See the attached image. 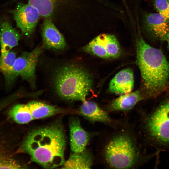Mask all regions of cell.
<instances>
[{
    "label": "cell",
    "instance_id": "cell-1",
    "mask_svg": "<svg viewBox=\"0 0 169 169\" xmlns=\"http://www.w3.org/2000/svg\"><path fill=\"white\" fill-rule=\"evenodd\" d=\"M66 137L59 122L34 129L27 135L21 147L33 161L44 168L62 166L65 161Z\"/></svg>",
    "mask_w": 169,
    "mask_h": 169
},
{
    "label": "cell",
    "instance_id": "cell-2",
    "mask_svg": "<svg viewBox=\"0 0 169 169\" xmlns=\"http://www.w3.org/2000/svg\"><path fill=\"white\" fill-rule=\"evenodd\" d=\"M136 47L146 97H156L167 87L169 63L161 50L150 45L140 35L136 38Z\"/></svg>",
    "mask_w": 169,
    "mask_h": 169
},
{
    "label": "cell",
    "instance_id": "cell-3",
    "mask_svg": "<svg viewBox=\"0 0 169 169\" xmlns=\"http://www.w3.org/2000/svg\"><path fill=\"white\" fill-rule=\"evenodd\" d=\"M93 80L85 70L70 64L60 67L55 73L54 84L57 94L66 100L83 102L91 89Z\"/></svg>",
    "mask_w": 169,
    "mask_h": 169
},
{
    "label": "cell",
    "instance_id": "cell-4",
    "mask_svg": "<svg viewBox=\"0 0 169 169\" xmlns=\"http://www.w3.org/2000/svg\"><path fill=\"white\" fill-rule=\"evenodd\" d=\"M141 155L134 138L125 131H120L111 137L103 151L106 163L114 168L133 167L140 160Z\"/></svg>",
    "mask_w": 169,
    "mask_h": 169
},
{
    "label": "cell",
    "instance_id": "cell-5",
    "mask_svg": "<svg viewBox=\"0 0 169 169\" xmlns=\"http://www.w3.org/2000/svg\"><path fill=\"white\" fill-rule=\"evenodd\" d=\"M143 126L149 139L159 146H169V98L143 118Z\"/></svg>",
    "mask_w": 169,
    "mask_h": 169
},
{
    "label": "cell",
    "instance_id": "cell-6",
    "mask_svg": "<svg viewBox=\"0 0 169 169\" xmlns=\"http://www.w3.org/2000/svg\"><path fill=\"white\" fill-rule=\"evenodd\" d=\"M42 51L40 47H37L31 52H23L16 58L12 72V82L19 76L32 86H34L36 67Z\"/></svg>",
    "mask_w": 169,
    "mask_h": 169
},
{
    "label": "cell",
    "instance_id": "cell-7",
    "mask_svg": "<svg viewBox=\"0 0 169 169\" xmlns=\"http://www.w3.org/2000/svg\"><path fill=\"white\" fill-rule=\"evenodd\" d=\"M17 27L22 33L29 37L33 33L40 15L38 10L28 4H18L11 11Z\"/></svg>",
    "mask_w": 169,
    "mask_h": 169
},
{
    "label": "cell",
    "instance_id": "cell-8",
    "mask_svg": "<svg viewBox=\"0 0 169 169\" xmlns=\"http://www.w3.org/2000/svg\"><path fill=\"white\" fill-rule=\"evenodd\" d=\"M144 29L156 39L166 41L169 35V19L159 13H147L142 18Z\"/></svg>",
    "mask_w": 169,
    "mask_h": 169
},
{
    "label": "cell",
    "instance_id": "cell-9",
    "mask_svg": "<svg viewBox=\"0 0 169 169\" xmlns=\"http://www.w3.org/2000/svg\"><path fill=\"white\" fill-rule=\"evenodd\" d=\"M43 47L47 49L59 50L66 46L64 38L49 18H45L42 28Z\"/></svg>",
    "mask_w": 169,
    "mask_h": 169
},
{
    "label": "cell",
    "instance_id": "cell-10",
    "mask_svg": "<svg viewBox=\"0 0 169 169\" xmlns=\"http://www.w3.org/2000/svg\"><path fill=\"white\" fill-rule=\"evenodd\" d=\"M21 36L7 20L0 22V56L5 57L12 48L17 46Z\"/></svg>",
    "mask_w": 169,
    "mask_h": 169
},
{
    "label": "cell",
    "instance_id": "cell-11",
    "mask_svg": "<svg viewBox=\"0 0 169 169\" xmlns=\"http://www.w3.org/2000/svg\"><path fill=\"white\" fill-rule=\"evenodd\" d=\"M69 128L71 150L74 152H80L86 149L90 135L82 128L79 119L76 118L71 119Z\"/></svg>",
    "mask_w": 169,
    "mask_h": 169
},
{
    "label": "cell",
    "instance_id": "cell-12",
    "mask_svg": "<svg viewBox=\"0 0 169 169\" xmlns=\"http://www.w3.org/2000/svg\"><path fill=\"white\" fill-rule=\"evenodd\" d=\"M134 85V74L130 69L126 68L119 72L110 83L109 91L116 94H124L132 90Z\"/></svg>",
    "mask_w": 169,
    "mask_h": 169
},
{
    "label": "cell",
    "instance_id": "cell-13",
    "mask_svg": "<svg viewBox=\"0 0 169 169\" xmlns=\"http://www.w3.org/2000/svg\"><path fill=\"white\" fill-rule=\"evenodd\" d=\"M145 97L139 90L122 94L113 100L108 106L110 111H127L131 110Z\"/></svg>",
    "mask_w": 169,
    "mask_h": 169
},
{
    "label": "cell",
    "instance_id": "cell-14",
    "mask_svg": "<svg viewBox=\"0 0 169 169\" xmlns=\"http://www.w3.org/2000/svg\"><path fill=\"white\" fill-rule=\"evenodd\" d=\"M82 102L79 113L89 121L108 124L112 122L108 114L95 102L86 100Z\"/></svg>",
    "mask_w": 169,
    "mask_h": 169
},
{
    "label": "cell",
    "instance_id": "cell-15",
    "mask_svg": "<svg viewBox=\"0 0 169 169\" xmlns=\"http://www.w3.org/2000/svg\"><path fill=\"white\" fill-rule=\"evenodd\" d=\"M93 164L91 152L85 149L80 152L71 154L69 159L62 166L64 169H90Z\"/></svg>",
    "mask_w": 169,
    "mask_h": 169
},
{
    "label": "cell",
    "instance_id": "cell-16",
    "mask_svg": "<svg viewBox=\"0 0 169 169\" xmlns=\"http://www.w3.org/2000/svg\"><path fill=\"white\" fill-rule=\"evenodd\" d=\"M27 105L34 119L51 116L59 111V110L54 106L39 101H31Z\"/></svg>",
    "mask_w": 169,
    "mask_h": 169
},
{
    "label": "cell",
    "instance_id": "cell-17",
    "mask_svg": "<svg viewBox=\"0 0 169 169\" xmlns=\"http://www.w3.org/2000/svg\"><path fill=\"white\" fill-rule=\"evenodd\" d=\"M103 45L110 58H116L121 54V49L119 43L114 35L102 34L96 37Z\"/></svg>",
    "mask_w": 169,
    "mask_h": 169
},
{
    "label": "cell",
    "instance_id": "cell-18",
    "mask_svg": "<svg viewBox=\"0 0 169 169\" xmlns=\"http://www.w3.org/2000/svg\"><path fill=\"white\" fill-rule=\"evenodd\" d=\"M10 117L16 123L25 124L29 123L33 118L27 104H18L9 110Z\"/></svg>",
    "mask_w": 169,
    "mask_h": 169
},
{
    "label": "cell",
    "instance_id": "cell-19",
    "mask_svg": "<svg viewBox=\"0 0 169 169\" xmlns=\"http://www.w3.org/2000/svg\"><path fill=\"white\" fill-rule=\"evenodd\" d=\"M28 4L36 8L40 16L49 18L53 13L59 0H27Z\"/></svg>",
    "mask_w": 169,
    "mask_h": 169
},
{
    "label": "cell",
    "instance_id": "cell-20",
    "mask_svg": "<svg viewBox=\"0 0 169 169\" xmlns=\"http://www.w3.org/2000/svg\"><path fill=\"white\" fill-rule=\"evenodd\" d=\"M16 58V54L11 51L4 57L0 56V71L4 75L7 84L12 82V72Z\"/></svg>",
    "mask_w": 169,
    "mask_h": 169
},
{
    "label": "cell",
    "instance_id": "cell-21",
    "mask_svg": "<svg viewBox=\"0 0 169 169\" xmlns=\"http://www.w3.org/2000/svg\"><path fill=\"white\" fill-rule=\"evenodd\" d=\"M83 49L86 53L101 58H110L104 46L96 37L84 46Z\"/></svg>",
    "mask_w": 169,
    "mask_h": 169
},
{
    "label": "cell",
    "instance_id": "cell-22",
    "mask_svg": "<svg viewBox=\"0 0 169 169\" xmlns=\"http://www.w3.org/2000/svg\"><path fill=\"white\" fill-rule=\"evenodd\" d=\"M22 166L17 161L5 154H0V168L19 169Z\"/></svg>",
    "mask_w": 169,
    "mask_h": 169
},
{
    "label": "cell",
    "instance_id": "cell-23",
    "mask_svg": "<svg viewBox=\"0 0 169 169\" xmlns=\"http://www.w3.org/2000/svg\"><path fill=\"white\" fill-rule=\"evenodd\" d=\"M153 4L158 13L169 19V0H154Z\"/></svg>",
    "mask_w": 169,
    "mask_h": 169
},
{
    "label": "cell",
    "instance_id": "cell-24",
    "mask_svg": "<svg viewBox=\"0 0 169 169\" xmlns=\"http://www.w3.org/2000/svg\"><path fill=\"white\" fill-rule=\"evenodd\" d=\"M166 41L167 43V47L168 49H169V35L167 37Z\"/></svg>",
    "mask_w": 169,
    "mask_h": 169
}]
</instances>
